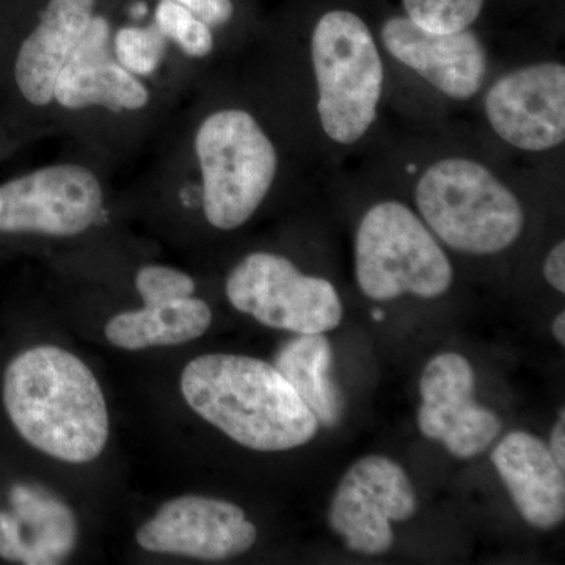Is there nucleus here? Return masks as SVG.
Returning a JSON list of instances; mask_svg holds the SVG:
<instances>
[{
  "instance_id": "21",
  "label": "nucleus",
  "mask_w": 565,
  "mask_h": 565,
  "mask_svg": "<svg viewBox=\"0 0 565 565\" xmlns=\"http://www.w3.org/2000/svg\"><path fill=\"white\" fill-rule=\"evenodd\" d=\"M154 24L167 41L177 44L182 54L188 57L204 58L214 51V32L210 25L173 0H161L158 3Z\"/></svg>"
},
{
  "instance_id": "2",
  "label": "nucleus",
  "mask_w": 565,
  "mask_h": 565,
  "mask_svg": "<svg viewBox=\"0 0 565 565\" xmlns=\"http://www.w3.org/2000/svg\"><path fill=\"white\" fill-rule=\"evenodd\" d=\"M185 403L236 444L263 452L313 440L319 423L274 364L253 356L210 353L181 374Z\"/></svg>"
},
{
  "instance_id": "18",
  "label": "nucleus",
  "mask_w": 565,
  "mask_h": 565,
  "mask_svg": "<svg viewBox=\"0 0 565 565\" xmlns=\"http://www.w3.org/2000/svg\"><path fill=\"white\" fill-rule=\"evenodd\" d=\"M210 305L199 297H182L169 302L143 303V308L122 311L107 322V341L125 351H141L191 343L210 330Z\"/></svg>"
},
{
  "instance_id": "23",
  "label": "nucleus",
  "mask_w": 565,
  "mask_h": 565,
  "mask_svg": "<svg viewBox=\"0 0 565 565\" xmlns=\"http://www.w3.org/2000/svg\"><path fill=\"white\" fill-rule=\"evenodd\" d=\"M136 288L145 305L169 302L193 296L196 285L191 275L170 266L150 264L136 275Z\"/></svg>"
},
{
  "instance_id": "25",
  "label": "nucleus",
  "mask_w": 565,
  "mask_h": 565,
  "mask_svg": "<svg viewBox=\"0 0 565 565\" xmlns=\"http://www.w3.org/2000/svg\"><path fill=\"white\" fill-rule=\"evenodd\" d=\"M544 277L548 285L557 292H565V244L557 243L546 255L544 263Z\"/></svg>"
},
{
  "instance_id": "24",
  "label": "nucleus",
  "mask_w": 565,
  "mask_h": 565,
  "mask_svg": "<svg viewBox=\"0 0 565 565\" xmlns=\"http://www.w3.org/2000/svg\"><path fill=\"white\" fill-rule=\"evenodd\" d=\"M173 2L191 10L195 17L206 22L211 29L228 24L234 17L232 0H173Z\"/></svg>"
},
{
  "instance_id": "15",
  "label": "nucleus",
  "mask_w": 565,
  "mask_h": 565,
  "mask_svg": "<svg viewBox=\"0 0 565 565\" xmlns=\"http://www.w3.org/2000/svg\"><path fill=\"white\" fill-rule=\"evenodd\" d=\"M150 103L148 85L115 58L110 22L103 14H96L81 46L55 81L52 107L65 114L87 110L139 114Z\"/></svg>"
},
{
  "instance_id": "5",
  "label": "nucleus",
  "mask_w": 565,
  "mask_h": 565,
  "mask_svg": "<svg viewBox=\"0 0 565 565\" xmlns=\"http://www.w3.org/2000/svg\"><path fill=\"white\" fill-rule=\"evenodd\" d=\"M310 58L322 132L343 147L359 143L384 96V61L373 32L353 11H327L311 32Z\"/></svg>"
},
{
  "instance_id": "11",
  "label": "nucleus",
  "mask_w": 565,
  "mask_h": 565,
  "mask_svg": "<svg viewBox=\"0 0 565 565\" xmlns=\"http://www.w3.org/2000/svg\"><path fill=\"white\" fill-rule=\"evenodd\" d=\"M492 131L526 152H545L565 140V66L539 62L505 73L486 93Z\"/></svg>"
},
{
  "instance_id": "17",
  "label": "nucleus",
  "mask_w": 565,
  "mask_h": 565,
  "mask_svg": "<svg viewBox=\"0 0 565 565\" xmlns=\"http://www.w3.org/2000/svg\"><path fill=\"white\" fill-rule=\"evenodd\" d=\"M492 462L531 526L548 531L564 522V470L541 438L522 430L508 434L493 449Z\"/></svg>"
},
{
  "instance_id": "14",
  "label": "nucleus",
  "mask_w": 565,
  "mask_h": 565,
  "mask_svg": "<svg viewBox=\"0 0 565 565\" xmlns=\"http://www.w3.org/2000/svg\"><path fill=\"white\" fill-rule=\"evenodd\" d=\"M381 41L394 61L455 102H468L484 87L487 51L470 29L435 33L407 17H394L382 24Z\"/></svg>"
},
{
  "instance_id": "6",
  "label": "nucleus",
  "mask_w": 565,
  "mask_h": 565,
  "mask_svg": "<svg viewBox=\"0 0 565 565\" xmlns=\"http://www.w3.org/2000/svg\"><path fill=\"white\" fill-rule=\"evenodd\" d=\"M355 277L367 299L386 302L404 294L444 296L455 270L423 218L407 204L385 200L364 212L356 228Z\"/></svg>"
},
{
  "instance_id": "9",
  "label": "nucleus",
  "mask_w": 565,
  "mask_h": 565,
  "mask_svg": "<svg viewBox=\"0 0 565 565\" xmlns=\"http://www.w3.org/2000/svg\"><path fill=\"white\" fill-rule=\"evenodd\" d=\"M418 500L403 468L384 456L363 457L341 479L329 522L362 555H384L394 544L392 522L412 519Z\"/></svg>"
},
{
  "instance_id": "8",
  "label": "nucleus",
  "mask_w": 565,
  "mask_h": 565,
  "mask_svg": "<svg viewBox=\"0 0 565 565\" xmlns=\"http://www.w3.org/2000/svg\"><path fill=\"white\" fill-rule=\"evenodd\" d=\"M99 174L76 162L51 163L0 184V233L74 237L103 215Z\"/></svg>"
},
{
  "instance_id": "20",
  "label": "nucleus",
  "mask_w": 565,
  "mask_h": 565,
  "mask_svg": "<svg viewBox=\"0 0 565 565\" xmlns=\"http://www.w3.org/2000/svg\"><path fill=\"white\" fill-rule=\"evenodd\" d=\"M167 41L158 25L148 28L126 25L111 39V51L121 66L134 76L145 79L151 77L167 57Z\"/></svg>"
},
{
  "instance_id": "13",
  "label": "nucleus",
  "mask_w": 565,
  "mask_h": 565,
  "mask_svg": "<svg viewBox=\"0 0 565 565\" xmlns=\"http://www.w3.org/2000/svg\"><path fill=\"white\" fill-rule=\"evenodd\" d=\"M475 385L473 367L455 352L434 356L419 382V430L459 459L484 452L503 427L493 412L475 403Z\"/></svg>"
},
{
  "instance_id": "4",
  "label": "nucleus",
  "mask_w": 565,
  "mask_h": 565,
  "mask_svg": "<svg viewBox=\"0 0 565 565\" xmlns=\"http://www.w3.org/2000/svg\"><path fill=\"white\" fill-rule=\"evenodd\" d=\"M415 203L437 239L468 255H497L525 228L514 191L486 163L465 156L430 163L416 181Z\"/></svg>"
},
{
  "instance_id": "22",
  "label": "nucleus",
  "mask_w": 565,
  "mask_h": 565,
  "mask_svg": "<svg viewBox=\"0 0 565 565\" xmlns=\"http://www.w3.org/2000/svg\"><path fill=\"white\" fill-rule=\"evenodd\" d=\"M486 0H403L405 14L426 31L452 33L470 29Z\"/></svg>"
},
{
  "instance_id": "19",
  "label": "nucleus",
  "mask_w": 565,
  "mask_h": 565,
  "mask_svg": "<svg viewBox=\"0 0 565 565\" xmlns=\"http://www.w3.org/2000/svg\"><path fill=\"white\" fill-rule=\"evenodd\" d=\"M274 366L323 427H334L344 415V396L332 375L333 351L323 333L299 334L282 344Z\"/></svg>"
},
{
  "instance_id": "10",
  "label": "nucleus",
  "mask_w": 565,
  "mask_h": 565,
  "mask_svg": "<svg viewBox=\"0 0 565 565\" xmlns=\"http://www.w3.org/2000/svg\"><path fill=\"white\" fill-rule=\"evenodd\" d=\"M96 6L98 0H47L32 28L3 54V82L22 109H51L55 81L92 28Z\"/></svg>"
},
{
  "instance_id": "26",
  "label": "nucleus",
  "mask_w": 565,
  "mask_h": 565,
  "mask_svg": "<svg viewBox=\"0 0 565 565\" xmlns=\"http://www.w3.org/2000/svg\"><path fill=\"white\" fill-rule=\"evenodd\" d=\"M550 451L555 457L556 463L565 468V419L564 411H561V418L553 427L552 438H550Z\"/></svg>"
},
{
  "instance_id": "27",
  "label": "nucleus",
  "mask_w": 565,
  "mask_h": 565,
  "mask_svg": "<svg viewBox=\"0 0 565 565\" xmlns=\"http://www.w3.org/2000/svg\"><path fill=\"white\" fill-rule=\"evenodd\" d=\"M553 333H555V338L557 343L565 344V313L561 311L559 315L556 316L555 322H553Z\"/></svg>"
},
{
  "instance_id": "12",
  "label": "nucleus",
  "mask_w": 565,
  "mask_h": 565,
  "mask_svg": "<svg viewBox=\"0 0 565 565\" xmlns=\"http://www.w3.org/2000/svg\"><path fill=\"white\" fill-rule=\"evenodd\" d=\"M137 544L158 555L222 561L244 555L258 531L239 505L185 494L167 501L137 530Z\"/></svg>"
},
{
  "instance_id": "1",
  "label": "nucleus",
  "mask_w": 565,
  "mask_h": 565,
  "mask_svg": "<svg viewBox=\"0 0 565 565\" xmlns=\"http://www.w3.org/2000/svg\"><path fill=\"white\" fill-rule=\"evenodd\" d=\"M2 399L14 429L43 455L88 463L106 449L110 419L102 385L65 349L36 345L14 356L3 374Z\"/></svg>"
},
{
  "instance_id": "28",
  "label": "nucleus",
  "mask_w": 565,
  "mask_h": 565,
  "mask_svg": "<svg viewBox=\"0 0 565 565\" xmlns=\"http://www.w3.org/2000/svg\"><path fill=\"white\" fill-rule=\"evenodd\" d=\"M373 318L375 322H382L385 319V313L382 310H374Z\"/></svg>"
},
{
  "instance_id": "16",
  "label": "nucleus",
  "mask_w": 565,
  "mask_h": 565,
  "mask_svg": "<svg viewBox=\"0 0 565 565\" xmlns=\"http://www.w3.org/2000/svg\"><path fill=\"white\" fill-rule=\"evenodd\" d=\"M9 501L10 511H0V557L25 565L65 563L79 535L68 505L28 484L11 487Z\"/></svg>"
},
{
  "instance_id": "3",
  "label": "nucleus",
  "mask_w": 565,
  "mask_h": 565,
  "mask_svg": "<svg viewBox=\"0 0 565 565\" xmlns=\"http://www.w3.org/2000/svg\"><path fill=\"white\" fill-rule=\"evenodd\" d=\"M200 203L212 228L233 232L266 202L280 154L258 118L244 107L207 111L192 139Z\"/></svg>"
},
{
  "instance_id": "7",
  "label": "nucleus",
  "mask_w": 565,
  "mask_h": 565,
  "mask_svg": "<svg viewBox=\"0 0 565 565\" xmlns=\"http://www.w3.org/2000/svg\"><path fill=\"white\" fill-rule=\"evenodd\" d=\"M230 303L270 329L327 333L343 321L344 308L329 280L300 273L270 252H255L233 267L225 286Z\"/></svg>"
}]
</instances>
